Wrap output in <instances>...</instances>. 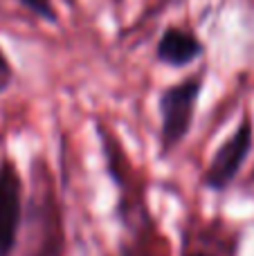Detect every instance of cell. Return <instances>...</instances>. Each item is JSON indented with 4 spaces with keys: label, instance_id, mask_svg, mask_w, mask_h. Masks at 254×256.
<instances>
[{
    "label": "cell",
    "instance_id": "obj_1",
    "mask_svg": "<svg viewBox=\"0 0 254 256\" xmlns=\"http://www.w3.org/2000/svg\"><path fill=\"white\" fill-rule=\"evenodd\" d=\"M202 76H189L160 94V153L169 155L187 137L194 124Z\"/></svg>",
    "mask_w": 254,
    "mask_h": 256
},
{
    "label": "cell",
    "instance_id": "obj_2",
    "mask_svg": "<svg viewBox=\"0 0 254 256\" xmlns=\"http://www.w3.org/2000/svg\"><path fill=\"white\" fill-rule=\"evenodd\" d=\"M254 142V126L252 122L243 120L238 128L216 148L214 158H212L210 166H207L205 176H202V184L210 191H225L234 182V178L241 173L243 164H246L248 155L252 150Z\"/></svg>",
    "mask_w": 254,
    "mask_h": 256
},
{
    "label": "cell",
    "instance_id": "obj_3",
    "mask_svg": "<svg viewBox=\"0 0 254 256\" xmlns=\"http://www.w3.org/2000/svg\"><path fill=\"white\" fill-rule=\"evenodd\" d=\"M22 216V186L16 166L9 160L0 164V256L16 250Z\"/></svg>",
    "mask_w": 254,
    "mask_h": 256
},
{
    "label": "cell",
    "instance_id": "obj_4",
    "mask_svg": "<svg viewBox=\"0 0 254 256\" xmlns=\"http://www.w3.org/2000/svg\"><path fill=\"white\" fill-rule=\"evenodd\" d=\"M202 43L182 27H166L158 40V58L164 66L184 68L202 54Z\"/></svg>",
    "mask_w": 254,
    "mask_h": 256
},
{
    "label": "cell",
    "instance_id": "obj_5",
    "mask_svg": "<svg viewBox=\"0 0 254 256\" xmlns=\"http://www.w3.org/2000/svg\"><path fill=\"white\" fill-rule=\"evenodd\" d=\"M20 2L22 7H27L32 14L40 16L43 20H50V22L56 20V12L52 7V0H20Z\"/></svg>",
    "mask_w": 254,
    "mask_h": 256
},
{
    "label": "cell",
    "instance_id": "obj_6",
    "mask_svg": "<svg viewBox=\"0 0 254 256\" xmlns=\"http://www.w3.org/2000/svg\"><path fill=\"white\" fill-rule=\"evenodd\" d=\"M12 76H14L12 66H9L7 56H4L2 50H0V92H4V90H7V86L12 84Z\"/></svg>",
    "mask_w": 254,
    "mask_h": 256
},
{
    "label": "cell",
    "instance_id": "obj_7",
    "mask_svg": "<svg viewBox=\"0 0 254 256\" xmlns=\"http://www.w3.org/2000/svg\"><path fill=\"white\" fill-rule=\"evenodd\" d=\"M182 256H218V254L210 252V250H192V252H184Z\"/></svg>",
    "mask_w": 254,
    "mask_h": 256
},
{
    "label": "cell",
    "instance_id": "obj_8",
    "mask_svg": "<svg viewBox=\"0 0 254 256\" xmlns=\"http://www.w3.org/2000/svg\"><path fill=\"white\" fill-rule=\"evenodd\" d=\"M122 256H135V254L130 252V250H122Z\"/></svg>",
    "mask_w": 254,
    "mask_h": 256
}]
</instances>
